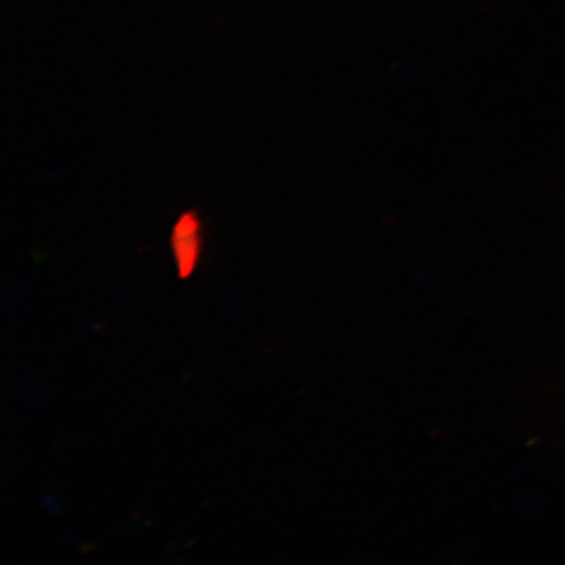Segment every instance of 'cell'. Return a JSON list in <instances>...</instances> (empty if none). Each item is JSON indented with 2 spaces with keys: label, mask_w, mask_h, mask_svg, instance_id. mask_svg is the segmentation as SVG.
Segmentation results:
<instances>
[{
  "label": "cell",
  "mask_w": 565,
  "mask_h": 565,
  "mask_svg": "<svg viewBox=\"0 0 565 565\" xmlns=\"http://www.w3.org/2000/svg\"><path fill=\"white\" fill-rule=\"evenodd\" d=\"M172 248L180 277L185 278L195 269L202 252V223L195 212H184L174 223Z\"/></svg>",
  "instance_id": "obj_1"
}]
</instances>
